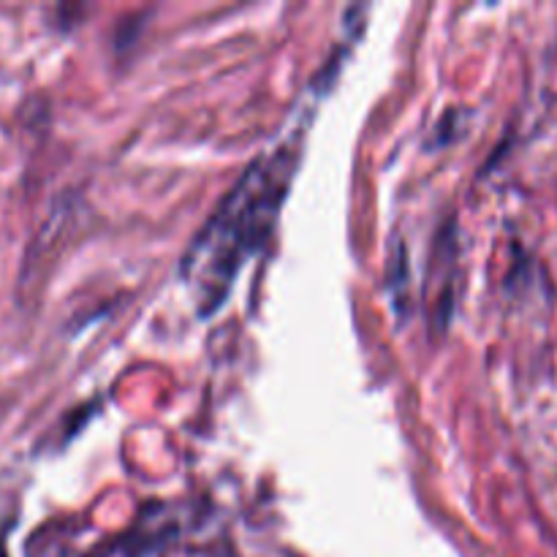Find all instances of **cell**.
Wrapping results in <instances>:
<instances>
[{"mask_svg":"<svg viewBox=\"0 0 557 557\" xmlns=\"http://www.w3.org/2000/svg\"><path fill=\"white\" fill-rule=\"evenodd\" d=\"M297 161L299 147L294 141L261 156L194 239L183 261V275L194 288L201 313H212L226 299L234 277L267 243L292 188Z\"/></svg>","mask_w":557,"mask_h":557,"instance_id":"obj_1","label":"cell"}]
</instances>
